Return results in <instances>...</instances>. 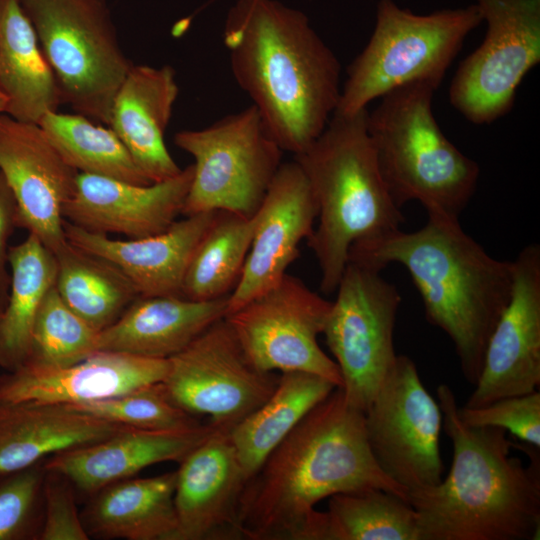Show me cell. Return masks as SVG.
Instances as JSON below:
<instances>
[{
    "instance_id": "cell-3",
    "label": "cell",
    "mask_w": 540,
    "mask_h": 540,
    "mask_svg": "<svg viewBox=\"0 0 540 540\" xmlns=\"http://www.w3.org/2000/svg\"><path fill=\"white\" fill-rule=\"evenodd\" d=\"M443 428L453 445L450 471L438 484L408 492L419 540H535L540 530V465L533 447L526 467L498 427H472L457 414L446 384L437 387Z\"/></svg>"
},
{
    "instance_id": "cell-16",
    "label": "cell",
    "mask_w": 540,
    "mask_h": 540,
    "mask_svg": "<svg viewBox=\"0 0 540 540\" xmlns=\"http://www.w3.org/2000/svg\"><path fill=\"white\" fill-rule=\"evenodd\" d=\"M0 172L18 207V227L35 235L54 254L67 243L63 207L78 172L35 123L0 114Z\"/></svg>"
},
{
    "instance_id": "cell-25",
    "label": "cell",
    "mask_w": 540,
    "mask_h": 540,
    "mask_svg": "<svg viewBox=\"0 0 540 540\" xmlns=\"http://www.w3.org/2000/svg\"><path fill=\"white\" fill-rule=\"evenodd\" d=\"M127 428L131 427L66 404L0 403V475L22 471L46 456L100 441Z\"/></svg>"
},
{
    "instance_id": "cell-13",
    "label": "cell",
    "mask_w": 540,
    "mask_h": 540,
    "mask_svg": "<svg viewBox=\"0 0 540 540\" xmlns=\"http://www.w3.org/2000/svg\"><path fill=\"white\" fill-rule=\"evenodd\" d=\"M331 304L302 280L286 273L225 319L258 369L307 372L340 388L338 365L317 340L323 333Z\"/></svg>"
},
{
    "instance_id": "cell-7",
    "label": "cell",
    "mask_w": 540,
    "mask_h": 540,
    "mask_svg": "<svg viewBox=\"0 0 540 540\" xmlns=\"http://www.w3.org/2000/svg\"><path fill=\"white\" fill-rule=\"evenodd\" d=\"M483 17L478 5L415 14L379 0L373 33L347 68L333 114L353 115L386 93L417 81L440 85L467 35Z\"/></svg>"
},
{
    "instance_id": "cell-8",
    "label": "cell",
    "mask_w": 540,
    "mask_h": 540,
    "mask_svg": "<svg viewBox=\"0 0 540 540\" xmlns=\"http://www.w3.org/2000/svg\"><path fill=\"white\" fill-rule=\"evenodd\" d=\"M56 78L62 103L108 126L133 63L105 0H21Z\"/></svg>"
},
{
    "instance_id": "cell-29",
    "label": "cell",
    "mask_w": 540,
    "mask_h": 540,
    "mask_svg": "<svg viewBox=\"0 0 540 540\" xmlns=\"http://www.w3.org/2000/svg\"><path fill=\"white\" fill-rule=\"evenodd\" d=\"M10 288L0 310V366L13 371L26 364L31 354L32 333L39 308L54 286L55 254L29 233L21 243L9 246Z\"/></svg>"
},
{
    "instance_id": "cell-35",
    "label": "cell",
    "mask_w": 540,
    "mask_h": 540,
    "mask_svg": "<svg viewBox=\"0 0 540 540\" xmlns=\"http://www.w3.org/2000/svg\"><path fill=\"white\" fill-rule=\"evenodd\" d=\"M79 411L120 425L153 431H184L202 424L178 407L163 382L149 384L123 395L79 404Z\"/></svg>"
},
{
    "instance_id": "cell-33",
    "label": "cell",
    "mask_w": 540,
    "mask_h": 540,
    "mask_svg": "<svg viewBox=\"0 0 540 540\" xmlns=\"http://www.w3.org/2000/svg\"><path fill=\"white\" fill-rule=\"evenodd\" d=\"M38 125L64 160L78 173L139 185L151 183L109 126L79 113L68 114L58 110L47 112Z\"/></svg>"
},
{
    "instance_id": "cell-30",
    "label": "cell",
    "mask_w": 540,
    "mask_h": 540,
    "mask_svg": "<svg viewBox=\"0 0 540 540\" xmlns=\"http://www.w3.org/2000/svg\"><path fill=\"white\" fill-rule=\"evenodd\" d=\"M55 288L79 317L97 331L113 324L139 294L113 264L67 241L55 253Z\"/></svg>"
},
{
    "instance_id": "cell-38",
    "label": "cell",
    "mask_w": 540,
    "mask_h": 540,
    "mask_svg": "<svg viewBox=\"0 0 540 540\" xmlns=\"http://www.w3.org/2000/svg\"><path fill=\"white\" fill-rule=\"evenodd\" d=\"M42 483L36 467L17 472L0 486V540L15 536L26 523Z\"/></svg>"
},
{
    "instance_id": "cell-22",
    "label": "cell",
    "mask_w": 540,
    "mask_h": 540,
    "mask_svg": "<svg viewBox=\"0 0 540 540\" xmlns=\"http://www.w3.org/2000/svg\"><path fill=\"white\" fill-rule=\"evenodd\" d=\"M218 427L209 423L184 431L127 428L100 441L57 453L44 469L61 474L87 493H97L142 469L166 461L181 462Z\"/></svg>"
},
{
    "instance_id": "cell-18",
    "label": "cell",
    "mask_w": 540,
    "mask_h": 540,
    "mask_svg": "<svg viewBox=\"0 0 540 540\" xmlns=\"http://www.w3.org/2000/svg\"><path fill=\"white\" fill-rule=\"evenodd\" d=\"M193 175V164L172 178L147 185L78 173L63 218L94 233L128 239L155 235L182 214Z\"/></svg>"
},
{
    "instance_id": "cell-32",
    "label": "cell",
    "mask_w": 540,
    "mask_h": 540,
    "mask_svg": "<svg viewBox=\"0 0 540 540\" xmlns=\"http://www.w3.org/2000/svg\"><path fill=\"white\" fill-rule=\"evenodd\" d=\"M255 224V215L217 211L189 262L182 296L204 301L230 295L241 277Z\"/></svg>"
},
{
    "instance_id": "cell-34",
    "label": "cell",
    "mask_w": 540,
    "mask_h": 540,
    "mask_svg": "<svg viewBox=\"0 0 540 540\" xmlns=\"http://www.w3.org/2000/svg\"><path fill=\"white\" fill-rule=\"evenodd\" d=\"M98 339L99 331L67 306L54 284L39 308L27 363L47 367L78 363L98 352Z\"/></svg>"
},
{
    "instance_id": "cell-17",
    "label": "cell",
    "mask_w": 540,
    "mask_h": 540,
    "mask_svg": "<svg viewBox=\"0 0 540 540\" xmlns=\"http://www.w3.org/2000/svg\"><path fill=\"white\" fill-rule=\"evenodd\" d=\"M255 216L252 242L229 295L227 314L275 285L299 257L300 242L313 233L318 206L297 161L280 165Z\"/></svg>"
},
{
    "instance_id": "cell-4",
    "label": "cell",
    "mask_w": 540,
    "mask_h": 540,
    "mask_svg": "<svg viewBox=\"0 0 540 540\" xmlns=\"http://www.w3.org/2000/svg\"><path fill=\"white\" fill-rule=\"evenodd\" d=\"M382 270L403 265L417 288L427 321L451 339L464 378L475 385L488 339L513 284V262L495 259L459 219L428 216L414 232L401 229L354 244L349 260Z\"/></svg>"
},
{
    "instance_id": "cell-24",
    "label": "cell",
    "mask_w": 540,
    "mask_h": 540,
    "mask_svg": "<svg viewBox=\"0 0 540 540\" xmlns=\"http://www.w3.org/2000/svg\"><path fill=\"white\" fill-rule=\"evenodd\" d=\"M229 295L204 301L178 295L139 296L99 332L98 351L168 359L228 311Z\"/></svg>"
},
{
    "instance_id": "cell-23",
    "label": "cell",
    "mask_w": 540,
    "mask_h": 540,
    "mask_svg": "<svg viewBox=\"0 0 540 540\" xmlns=\"http://www.w3.org/2000/svg\"><path fill=\"white\" fill-rule=\"evenodd\" d=\"M178 93L173 67L133 64L113 100L108 126L151 183L182 170L164 138Z\"/></svg>"
},
{
    "instance_id": "cell-40",
    "label": "cell",
    "mask_w": 540,
    "mask_h": 540,
    "mask_svg": "<svg viewBox=\"0 0 540 540\" xmlns=\"http://www.w3.org/2000/svg\"><path fill=\"white\" fill-rule=\"evenodd\" d=\"M7 107V99L6 97L0 93V114L5 113Z\"/></svg>"
},
{
    "instance_id": "cell-26",
    "label": "cell",
    "mask_w": 540,
    "mask_h": 540,
    "mask_svg": "<svg viewBox=\"0 0 540 540\" xmlns=\"http://www.w3.org/2000/svg\"><path fill=\"white\" fill-rule=\"evenodd\" d=\"M0 93L5 114L38 124L62 104L54 73L21 0H0Z\"/></svg>"
},
{
    "instance_id": "cell-14",
    "label": "cell",
    "mask_w": 540,
    "mask_h": 540,
    "mask_svg": "<svg viewBox=\"0 0 540 540\" xmlns=\"http://www.w3.org/2000/svg\"><path fill=\"white\" fill-rule=\"evenodd\" d=\"M278 379L251 363L224 317L168 358L162 382L178 407L230 431L272 394Z\"/></svg>"
},
{
    "instance_id": "cell-27",
    "label": "cell",
    "mask_w": 540,
    "mask_h": 540,
    "mask_svg": "<svg viewBox=\"0 0 540 540\" xmlns=\"http://www.w3.org/2000/svg\"><path fill=\"white\" fill-rule=\"evenodd\" d=\"M176 471L127 478L97 492L85 516L90 535L127 540H175Z\"/></svg>"
},
{
    "instance_id": "cell-15",
    "label": "cell",
    "mask_w": 540,
    "mask_h": 540,
    "mask_svg": "<svg viewBox=\"0 0 540 540\" xmlns=\"http://www.w3.org/2000/svg\"><path fill=\"white\" fill-rule=\"evenodd\" d=\"M513 262V284L484 353L466 407L538 391L540 385V247L525 246Z\"/></svg>"
},
{
    "instance_id": "cell-36",
    "label": "cell",
    "mask_w": 540,
    "mask_h": 540,
    "mask_svg": "<svg viewBox=\"0 0 540 540\" xmlns=\"http://www.w3.org/2000/svg\"><path fill=\"white\" fill-rule=\"evenodd\" d=\"M459 419L472 427H498L522 442L540 447V393L504 397L481 407H457Z\"/></svg>"
},
{
    "instance_id": "cell-12",
    "label": "cell",
    "mask_w": 540,
    "mask_h": 540,
    "mask_svg": "<svg viewBox=\"0 0 540 540\" xmlns=\"http://www.w3.org/2000/svg\"><path fill=\"white\" fill-rule=\"evenodd\" d=\"M364 421L371 453L395 483L409 492L443 479L439 447L443 414L410 357L397 355Z\"/></svg>"
},
{
    "instance_id": "cell-28",
    "label": "cell",
    "mask_w": 540,
    "mask_h": 540,
    "mask_svg": "<svg viewBox=\"0 0 540 540\" xmlns=\"http://www.w3.org/2000/svg\"><path fill=\"white\" fill-rule=\"evenodd\" d=\"M336 387L307 372H283L272 394L230 431L240 465L249 479L305 415Z\"/></svg>"
},
{
    "instance_id": "cell-39",
    "label": "cell",
    "mask_w": 540,
    "mask_h": 540,
    "mask_svg": "<svg viewBox=\"0 0 540 540\" xmlns=\"http://www.w3.org/2000/svg\"><path fill=\"white\" fill-rule=\"evenodd\" d=\"M15 227H18L17 202L0 172V310L6 303L10 288V274L7 271L8 240Z\"/></svg>"
},
{
    "instance_id": "cell-2",
    "label": "cell",
    "mask_w": 540,
    "mask_h": 540,
    "mask_svg": "<svg viewBox=\"0 0 540 540\" xmlns=\"http://www.w3.org/2000/svg\"><path fill=\"white\" fill-rule=\"evenodd\" d=\"M223 42L233 76L280 148L295 155L323 132L337 108L341 65L307 16L276 0H238Z\"/></svg>"
},
{
    "instance_id": "cell-10",
    "label": "cell",
    "mask_w": 540,
    "mask_h": 540,
    "mask_svg": "<svg viewBox=\"0 0 540 540\" xmlns=\"http://www.w3.org/2000/svg\"><path fill=\"white\" fill-rule=\"evenodd\" d=\"M323 330L336 359L345 399L365 413L393 366L401 296L381 271L348 261Z\"/></svg>"
},
{
    "instance_id": "cell-19",
    "label": "cell",
    "mask_w": 540,
    "mask_h": 540,
    "mask_svg": "<svg viewBox=\"0 0 540 540\" xmlns=\"http://www.w3.org/2000/svg\"><path fill=\"white\" fill-rule=\"evenodd\" d=\"M247 480L229 430L217 429L176 471L175 540L244 539L239 504Z\"/></svg>"
},
{
    "instance_id": "cell-1",
    "label": "cell",
    "mask_w": 540,
    "mask_h": 540,
    "mask_svg": "<svg viewBox=\"0 0 540 540\" xmlns=\"http://www.w3.org/2000/svg\"><path fill=\"white\" fill-rule=\"evenodd\" d=\"M408 491L377 465L364 412L334 389L314 406L247 480L239 522L248 540H312L315 506L339 493Z\"/></svg>"
},
{
    "instance_id": "cell-6",
    "label": "cell",
    "mask_w": 540,
    "mask_h": 540,
    "mask_svg": "<svg viewBox=\"0 0 540 540\" xmlns=\"http://www.w3.org/2000/svg\"><path fill=\"white\" fill-rule=\"evenodd\" d=\"M439 85L417 81L381 97L367 130L388 191L401 208L418 201L428 216L459 219L480 174L442 132L432 112Z\"/></svg>"
},
{
    "instance_id": "cell-5",
    "label": "cell",
    "mask_w": 540,
    "mask_h": 540,
    "mask_svg": "<svg viewBox=\"0 0 540 540\" xmlns=\"http://www.w3.org/2000/svg\"><path fill=\"white\" fill-rule=\"evenodd\" d=\"M367 113L333 114L319 137L294 156L318 206V225L307 245L325 295L336 291L354 244L396 231L404 222L381 175Z\"/></svg>"
},
{
    "instance_id": "cell-37",
    "label": "cell",
    "mask_w": 540,
    "mask_h": 540,
    "mask_svg": "<svg viewBox=\"0 0 540 540\" xmlns=\"http://www.w3.org/2000/svg\"><path fill=\"white\" fill-rule=\"evenodd\" d=\"M44 487L45 519L42 540H87L89 534L76 509L72 484L59 473L48 471Z\"/></svg>"
},
{
    "instance_id": "cell-20",
    "label": "cell",
    "mask_w": 540,
    "mask_h": 540,
    "mask_svg": "<svg viewBox=\"0 0 540 540\" xmlns=\"http://www.w3.org/2000/svg\"><path fill=\"white\" fill-rule=\"evenodd\" d=\"M168 359L98 351L65 367L25 364L0 378V403L79 404L162 382Z\"/></svg>"
},
{
    "instance_id": "cell-9",
    "label": "cell",
    "mask_w": 540,
    "mask_h": 540,
    "mask_svg": "<svg viewBox=\"0 0 540 540\" xmlns=\"http://www.w3.org/2000/svg\"><path fill=\"white\" fill-rule=\"evenodd\" d=\"M174 143L194 158L182 214L225 211L253 217L282 164L283 150L254 105L198 130H181Z\"/></svg>"
},
{
    "instance_id": "cell-31",
    "label": "cell",
    "mask_w": 540,
    "mask_h": 540,
    "mask_svg": "<svg viewBox=\"0 0 540 540\" xmlns=\"http://www.w3.org/2000/svg\"><path fill=\"white\" fill-rule=\"evenodd\" d=\"M313 540H419L417 515L407 500L381 489L339 493L318 512Z\"/></svg>"
},
{
    "instance_id": "cell-21",
    "label": "cell",
    "mask_w": 540,
    "mask_h": 540,
    "mask_svg": "<svg viewBox=\"0 0 540 540\" xmlns=\"http://www.w3.org/2000/svg\"><path fill=\"white\" fill-rule=\"evenodd\" d=\"M216 213L185 216L163 232L136 239H112L66 220L64 232L71 244L113 264L139 296H182L189 262Z\"/></svg>"
},
{
    "instance_id": "cell-11",
    "label": "cell",
    "mask_w": 540,
    "mask_h": 540,
    "mask_svg": "<svg viewBox=\"0 0 540 540\" xmlns=\"http://www.w3.org/2000/svg\"><path fill=\"white\" fill-rule=\"evenodd\" d=\"M487 30L459 65L449 100L469 122L490 124L513 107L518 86L540 62V0H476Z\"/></svg>"
}]
</instances>
